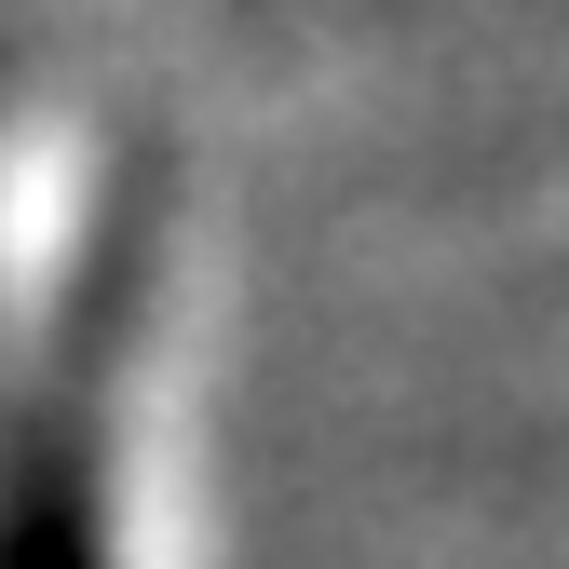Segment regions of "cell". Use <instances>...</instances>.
<instances>
[{
    "label": "cell",
    "mask_w": 569,
    "mask_h": 569,
    "mask_svg": "<svg viewBox=\"0 0 569 569\" xmlns=\"http://www.w3.org/2000/svg\"><path fill=\"white\" fill-rule=\"evenodd\" d=\"M136 312V244L96 231L82 284L41 339V380L0 407V569H109V339Z\"/></svg>",
    "instance_id": "cell-1"
}]
</instances>
